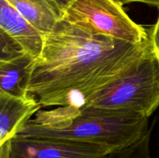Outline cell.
<instances>
[{
  "mask_svg": "<svg viewBox=\"0 0 159 158\" xmlns=\"http://www.w3.org/2000/svg\"><path fill=\"white\" fill-rule=\"evenodd\" d=\"M149 44L150 39L132 44L61 19L34 60L28 93L42 107L80 109L90 94L136 63Z\"/></svg>",
  "mask_w": 159,
  "mask_h": 158,
  "instance_id": "obj_1",
  "label": "cell"
},
{
  "mask_svg": "<svg viewBox=\"0 0 159 158\" xmlns=\"http://www.w3.org/2000/svg\"><path fill=\"white\" fill-rule=\"evenodd\" d=\"M148 129L147 117L113 114L96 108L73 112L61 106L37 112L35 119L16 136L66 139L101 146L113 152L134 143Z\"/></svg>",
  "mask_w": 159,
  "mask_h": 158,
  "instance_id": "obj_2",
  "label": "cell"
},
{
  "mask_svg": "<svg viewBox=\"0 0 159 158\" xmlns=\"http://www.w3.org/2000/svg\"><path fill=\"white\" fill-rule=\"evenodd\" d=\"M82 108L149 118L159 108V61L151 43L121 75L90 94Z\"/></svg>",
  "mask_w": 159,
  "mask_h": 158,
  "instance_id": "obj_3",
  "label": "cell"
},
{
  "mask_svg": "<svg viewBox=\"0 0 159 158\" xmlns=\"http://www.w3.org/2000/svg\"><path fill=\"white\" fill-rule=\"evenodd\" d=\"M62 19L85 29L140 44L149 40V31L126 13L114 0H75L63 12Z\"/></svg>",
  "mask_w": 159,
  "mask_h": 158,
  "instance_id": "obj_4",
  "label": "cell"
},
{
  "mask_svg": "<svg viewBox=\"0 0 159 158\" xmlns=\"http://www.w3.org/2000/svg\"><path fill=\"white\" fill-rule=\"evenodd\" d=\"M101 146L66 139L16 136L0 145V158H107Z\"/></svg>",
  "mask_w": 159,
  "mask_h": 158,
  "instance_id": "obj_5",
  "label": "cell"
},
{
  "mask_svg": "<svg viewBox=\"0 0 159 158\" xmlns=\"http://www.w3.org/2000/svg\"><path fill=\"white\" fill-rule=\"evenodd\" d=\"M41 108L32 94L18 97L0 91V145L13 139Z\"/></svg>",
  "mask_w": 159,
  "mask_h": 158,
  "instance_id": "obj_6",
  "label": "cell"
},
{
  "mask_svg": "<svg viewBox=\"0 0 159 158\" xmlns=\"http://www.w3.org/2000/svg\"><path fill=\"white\" fill-rule=\"evenodd\" d=\"M0 29L15 40L26 54L35 60L40 57L45 37L6 0H0Z\"/></svg>",
  "mask_w": 159,
  "mask_h": 158,
  "instance_id": "obj_7",
  "label": "cell"
},
{
  "mask_svg": "<svg viewBox=\"0 0 159 158\" xmlns=\"http://www.w3.org/2000/svg\"><path fill=\"white\" fill-rule=\"evenodd\" d=\"M44 37L62 19V12L53 0H6Z\"/></svg>",
  "mask_w": 159,
  "mask_h": 158,
  "instance_id": "obj_8",
  "label": "cell"
},
{
  "mask_svg": "<svg viewBox=\"0 0 159 158\" xmlns=\"http://www.w3.org/2000/svg\"><path fill=\"white\" fill-rule=\"evenodd\" d=\"M34 60L24 54L15 59L0 61V91L18 97L27 96Z\"/></svg>",
  "mask_w": 159,
  "mask_h": 158,
  "instance_id": "obj_9",
  "label": "cell"
},
{
  "mask_svg": "<svg viewBox=\"0 0 159 158\" xmlns=\"http://www.w3.org/2000/svg\"><path fill=\"white\" fill-rule=\"evenodd\" d=\"M152 130L151 127L139 140L125 148L112 152L107 158H152L150 150Z\"/></svg>",
  "mask_w": 159,
  "mask_h": 158,
  "instance_id": "obj_10",
  "label": "cell"
},
{
  "mask_svg": "<svg viewBox=\"0 0 159 158\" xmlns=\"http://www.w3.org/2000/svg\"><path fill=\"white\" fill-rule=\"evenodd\" d=\"M26 54L20 44L6 33L0 29V61L15 59Z\"/></svg>",
  "mask_w": 159,
  "mask_h": 158,
  "instance_id": "obj_11",
  "label": "cell"
},
{
  "mask_svg": "<svg viewBox=\"0 0 159 158\" xmlns=\"http://www.w3.org/2000/svg\"><path fill=\"white\" fill-rule=\"evenodd\" d=\"M158 17L156 23L151 29H149L148 31L151 46L159 61V7H158Z\"/></svg>",
  "mask_w": 159,
  "mask_h": 158,
  "instance_id": "obj_12",
  "label": "cell"
},
{
  "mask_svg": "<svg viewBox=\"0 0 159 158\" xmlns=\"http://www.w3.org/2000/svg\"><path fill=\"white\" fill-rule=\"evenodd\" d=\"M114 1L120 4L121 6L132 2H141L151 5V6H156L157 8L159 7V0H114Z\"/></svg>",
  "mask_w": 159,
  "mask_h": 158,
  "instance_id": "obj_13",
  "label": "cell"
},
{
  "mask_svg": "<svg viewBox=\"0 0 159 158\" xmlns=\"http://www.w3.org/2000/svg\"><path fill=\"white\" fill-rule=\"evenodd\" d=\"M54 2L57 4V6H58L59 9H61V11L62 12V14L65 12V9L75 1V0H53Z\"/></svg>",
  "mask_w": 159,
  "mask_h": 158,
  "instance_id": "obj_14",
  "label": "cell"
}]
</instances>
